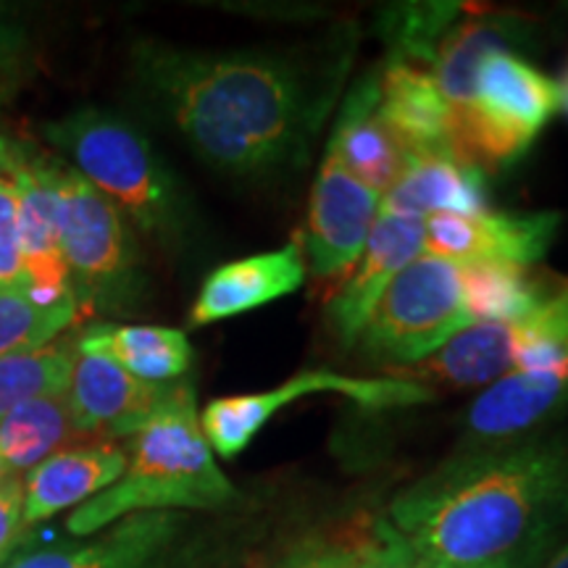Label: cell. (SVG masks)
<instances>
[{
	"mask_svg": "<svg viewBox=\"0 0 568 568\" xmlns=\"http://www.w3.org/2000/svg\"><path fill=\"white\" fill-rule=\"evenodd\" d=\"M382 195L355 180L335 148L326 142L322 169L311 190L308 230H305V266L316 280L351 272L364 253L379 213Z\"/></svg>",
	"mask_w": 568,
	"mask_h": 568,
	"instance_id": "30bf717a",
	"label": "cell"
},
{
	"mask_svg": "<svg viewBox=\"0 0 568 568\" xmlns=\"http://www.w3.org/2000/svg\"><path fill=\"white\" fill-rule=\"evenodd\" d=\"M376 105H379V74L372 71L361 77L345 95L335 130L329 134V145L339 153L355 180L385 197L406 174L414 155L387 130L376 113Z\"/></svg>",
	"mask_w": 568,
	"mask_h": 568,
	"instance_id": "ac0fdd59",
	"label": "cell"
},
{
	"mask_svg": "<svg viewBox=\"0 0 568 568\" xmlns=\"http://www.w3.org/2000/svg\"><path fill=\"white\" fill-rule=\"evenodd\" d=\"M558 109V82L521 55L489 53L477 69L471 101L453 113V148L481 172H497L529 151Z\"/></svg>",
	"mask_w": 568,
	"mask_h": 568,
	"instance_id": "8992f818",
	"label": "cell"
},
{
	"mask_svg": "<svg viewBox=\"0 0 568 568\" xmlns=\"http://www.w3.org/2000/svg\"><path fill=\"white\" fill-rule=\"evenodd\" d=\"M531 32H535L531 21L510 17V13L456 21L445 32L429 71L447 105H450V116L471 101L479 63L489 53L510 51V45L524 42Z\"/></svg>",
	"mask_w": 568,
	"mask_h": 568,
	"instance_id": "44dd1931",
	"label": "cell"
},
{
	"mask_svg": "<svg viewBox=\"0 0 568 568\" xmlns=\"http://www.w3.org/2000/svg\"><path fill=\"white\" fill-rule=\"evenodd\" d=\"M74 343L109 355L124 372L153 385L182 379L193 364V347L187 335L169 326L90 324Z\"/></svg>",
	"mask_w": 568,
	"mask_h": 568,
	"instance_id": "7402d4cb",
	"label": "cell"
},
{
	"mask_svg": "<svg viewBox=\"0 0 568 568\" xmlns=\"http://www.w3.org/2000/svg\"><path fill=\"white\" fill-rule=\"evenodd\" d=\"M67 389L24 400L0 418V456L11 474H27L77 439Z\"/></svg>",
	"mask_w": 568,
	"mask_h": 568,
	"instance_id": "603a6c76",
	"label": "cell"
},
{
	"mask_svg": "<svg viewBox=\"0 0 568 568\" xmlns=\"http://www.w3.org/2000/svg\"><path fill=\"white\" fill-rule=\"evenodd\" d=\"M130 453L109 439L71 445L24 474V527L80 508L122 479Z\"/></svg>",
	"mask_w": 568,
	"mask_h": 568,
	"instance_id": "e0dca14e",
	"label": "cell"
},
{
	"mask_svg": "<svg viewBox=\"0 0 568 568\" xmlns=\"http://www.w3.org/2000/svg\"><path fill=\"white\" fill-rule=\"evenodd\" d=\"M80 318L82 308L77 297L48 301L30 284L0 287V355L40 351Z\"/></svg>",
	"mask_w": 568,
	"mask_h": 568,
	"instance_id": "cb8c5ba5",
	"label": "cell"
},
{
	"mask_svg": "<svg viewBox=\"0 0 568 568\" xmlns=\"http://www.w3.org/2000/svg\"><path fill=\"white\" fill-rule=\"evenodd\" d=\"M347 61L316 69L295 53L132 48V74L193 153L234 180H284L308 163Z\"/></svg>",
	"mask_w": 568,
	"mask_h": 568,
	"instance_id": "6da1fadb",
	"label": "cell"
},
{
	"mask_svg": "<svg viewBox=\"0 0 568 568\" xmlns=\"http://www.w3.org/2000/svg\"><path fill=\"white\" fill-rule=\"evenodd\" d=\"M466 6L458 3H406L382 11V34L389 45L387 61L432 69L439 40L456 24Z\"/></svg>",
	"mask_w": 568,
	"mask_h": 568,
	"instance_id": "484cf974",
	"label": "cell"
},
{
	"mask_svg": "<svg viewBox=\"0 0 568 568\" xmlns=\"http://www.w3.org/2000/svg\"><path fill=\"white\" fill-rule=\"evenodd\" d=\"M361 556H364V550L345 548V545L314 542L293 552L280 568H355Z\"/></svg>",
	"mask_w": 568,
	"mask_h": 568,
	"instance_id": "4dcf8cb0",
	"label": "cell"
},
{
	"mask_svg": "<svg viewBox=\"0 0 568 568\" xmlns=\"http://www.w3.org/2000/svg\"><path fill=\"white\" fill-rule=\"evenodd\" d=\"M376 113L414 159L429 153H456L450 105L429 69L387 61L379 74Z\"/></svg>",
	"mask_w": 568,
	"mask_h": 568,
	"instance_id": "d6986e66",
	"label": "cell"
},
{
	"mask_svg": "<svg viewBox=\"0 0 568 568\" xmlns=\"http://www.w3.org/2000/svg\"><path fill=\"white\" fill-rule=\"evenodd\" d=\"M568 527V435L471 445L389 503L379 527L406 568H531Z\"/></svg>",
	"mask_w": 568,
	"mask_h": 568,
	"instance_id": "7a4b0ae2",
	"label": "cell"
},
{
	"mask_svg": "<svg viewBox=\"0 0 568 568\" xmlns=\"http://www.w3.org/2000/svg\"><path fill=\"white\" fill-rule=\"evenodd\" d=\"M9 176L19 190V245L30 287L48 301L77 297L61 253L59 205L51 182V151L11 138Z\"/></svg>",
	"mask_w": 568,
	"mask_h": 568,
	"instance_id": "4fadbf2b",
	"label": "cell"
},
{
	"mask_svg": "<svg viewBox=\"0 0 568 568\" xmlns=\"http://www.w3.org/2000/svg\"><path fill=\"white\" fill-rule=\"evenodd\" d=\"M566 406L568 358L556 366L537 368V372H510L493 382L468 408V443L493 445L524 437Z\"/></svg>",
	"mask_w": 568,
	"mask_h": 568,
	"instance_id": "2e32d148",
	"label": "cell"
},
{
	"mask_svg": "<svg viewBox=\"0 0 568 568\" xmlns=\"http://www.w3.org/2000/svg\"><path fill=\"white\" fill-rule=\"evenodd\" d=\"M74 366V339L51 343L40 351L0 355V418L32 397L61 393Z\"/></svg>",
	"mask_w": 568,
	"mask_h": 568,
	"instance_id": "4316f807",
	"label": "cell"
},
{
	"mask_svg": "<svg viewBox=\"0 0 568 568\" xmlns=\"http://www.w3.org/2000/svg\"><path fill=\"white\" fill-rule=\"evenodd\" d=\"M9 466H6V460H3V456H0V479H3V477H9Z\"/></svg>",
	"mask_w": 568,
	"mask_h": 568,
	"instance_id": "d590c367",
	"label": "cell"
},
{
	"mask_svg": "<svg viewBox=\"0 0 568 568\" xmlns=\"http://www.w3.org/2000/svg\"><path fill=\"white\" fill-rule=\"evenodd\" d=\"M460 282L474 324L516 322L527 316L548 290V284L535 280L529 268L506 264L460 266Z\"/></svg>",
	"mask_w": 568,
	"mask_h": 568,
	"instance_id": "d4e9b609",
	"label": "cell"
},
{
	"mask_svg": "<svg viewBox=\"0 0 568 568\" xmlns=\"http://www.w3.org/2000/svg\"><path fill=\"white\" fill-rule=\"evenodd\" d=\"M51 182L59 205L61 253L82 314H138L148 280L130 222L53 151Z\"/></svg>",
	"mask_w": 568,
	"mask_h": 568,
	"instance_id": "5b68a950",
	"label": "cell"
},
{
	"mask_svg": "<svg viewBox=\"0 0 568 568\" xmlns=\"http://www.w3.org/2000/svg\"><path fill=\"white\" fill-rule=\"evenodd\" d=\"M174 382L153 385L142 382L109 355L88 351L74 343V366L67 385L77 435H95L113 443L116 437L138 435L155 410L166 403Z\"/></svg>",
	"mask_w": 568,
	"mask_h": 568,
	"instance_id": "7c38bea8",
	"label": "cell"
},
{
	"mask_svg": "<svg viewBox=\"0 0 568 568\" xmlns=\"http://www.w3.org/2000/svg\"><path fill=\"white\" fill-rule=\"evenodd\" d=\"M379 211L416 219L435 213H481L487 211L485 172L456 153L416 155L406 174L382 197Z\"/></svg>",
	"mask_w": 568,
	"mask_h": 568,
	"instance_id": "ffe728a7",
	"label": "cell"
},
{
	"mask_svg": "<svg viewBox=\"0 0 568 568\" xmlns=\"http://www.w3.org/2000/svg\"><path fill=\"white\" fill-rule=\"evenodd\" d=\"M426 247V219L400 216V213H376L358 266L347 276L345 287L326 305V326L343 351L358 343L368 314L389 282L418 258Z\"/></svg>",
	"mask_w": 568,
	"mask_h": 568,
	"instance_id": "5bb4252c",
	"label": "cell"
},
{
	"mask_svg": "<svg viewBox=\"0 0 568 568\" xmlns=\"http://www.w3.org/2000/svg\"><path fill=\"white\" fill-rule=\"evenodd\" d=\"M355 568H406V566H403V560L397 558V552L389 548L385 539H379V545L364 550V556H361L358 566Z\"/></svg>",
	"mask_w": 568,
	"mask_h": 568,
	"instance_id": "1f68e13d",
	"label": "cell"
},
{
	"mask_svg": "<svg viewBox=\"0 0 568 568\" xmlns=\"http://www.w3.org/2000/svg\"><path fill=\"white\" fill-rule=\"evenodd\" d=\"M224 539L184 510L134 514L90 537L17 550L0 568H222Z\"/></svg>",
	"mask_w": 568,
	"mask_h": 568,
	"instance_id": "ba28073f",
	"label": "cell"
},
{
	"mask_svg": "<svg viewBox=\"0 0 568 568\" xmlns=\"http://www.w3.org/2000/svg\"><path fill=\"white\" fill-rule=\"evenodd\" d=\"M9 142H11V134H6L3 124H0V180L9 176Z\"/></svg>",
	"mask_w": 568,
	"mask_h": 568,
	"instance_id": "d6a6232c",
	"label": "cell"
},
{
	"mask_svg": "<svg viewBox=\"0 0 568 568\" xmlns=\"http://www.w3.org/2000/svg\"><path fill=\"white\" fill-rule=\"evenodd\" d=\"M32 45L19 24L0 17V111L19 95L32 74Z\"/></svg>",
	"mask_w": 568,
	"mask_h": 568,
	"instance_id": "83f0119b",
	"label": "cell"
},
{
	"mask_svg": "<svg viewBox=\"0 0 568 568\" xmlns=\"http://www.w3.org/2000/svg\"><path fill=\"white\" fill-rule=\"evenodd\" d=\"M40 132L51 151L109 197L140 234L172 253L187 245L190 201L151 140L126 119L84 105L45 122Z\"/></svg>",
	"mask_w": 568,
	"mask_h": 568,
	"instance_id": "277c9868",
	"label": "cell"
},
{
	"mask_svg": "<svg viewBox=\"0 0 568 568\" xmlns=\"http://www.w3.org/2000/svg\"><path fill=\"white\" fill-rule=\"evenodd\" d=\"M305 272L308 266H305L301 243L230 261V264L213 268L203 280L201 293L190 311V324H216L280 301L303 287Z\"/></svg>",
	"mask_w": 568,
	"mask_h": 568,
	"instance_id": "9a60e30c",
	"label": "cell"
},
{
	"mask_svg": "<svg viewBox=\"0 0 568 568\" xmlns=\"http://www.w3.org/2000/svg\"><path fill=\"white\" fill-rule=\"evenodd\" d=\"M24 477L0 479V566L19 550L24 535Z\"/></svg>",
	"mask_w": 568,
	"mask_h": 568,
	"instance_id": "f546056e",
	"label": "cell"
},
{
	"mask_svg": "<svg viewBox=\"0 0 568 568\" xmlns=\"http://www.w3.org/2000/svg\"><path fill=\"white\" fill-rule=\"evenodd\" d=\"M343 395L366 408H406L429 403L432 393L424 382L406 376H347L335 372H301L280 387L253 395H226L211 400L201 414V429L213 456L234 458L251 445L272 418L290 403L308 395Z\"/></svg>",
	"mask_w": 568,
	"mask_h": 568,
	"instance_id": "9c48e42d",
	"label": "cell"
},
{
	"mask_svg": "<svg viewBox=\"0 0 568 568\" xmlns=\"http://www.w3.org/2000/svg\"><path fill=\"white\" fill-rule=\"evenodd\" d=\"M560 109H566V113H568V74H566V80L560 82Z\"/></svg>",
	"mask_w": 568,
	"mask_h": 568,
	"instance_id": "e575fe53",
	"label": "cell"
},
{
	"mask_svg": "<svg viewBox=\"0 0 568 568\" xmlns=\"http://www.w3.org/2000/svg\"><path fill=\"white\" fill-rule=\"evenodd\" d=\"M30 284L19 245V190L13 176L0 180V287Z\"/></svg>",
	"mask_w": 568,
	"mask_h": 568,
	"instance_id": "f1b7e54d",
	"label": "cell"
},
{
	"mask_svg": "<svg viewBox=\"0 0 568 568\" xmlns=\"http://www.w3.org/2000/svg\"><path fill=\"white\" fill-rule=\"evenodd\" d=\"M237 487L219 468L197 416L195 387L176 379L166 403L132 435L122 479L67 518L71 537H90L134 514H209L237 503Z\"/></svg>",
	"mask_w": 568,
	"mask_h": 568,
	"instance_id": "3957f363",
	"label": "cell"
},
{
	"mask_svg": "<svg viewBox=\"0 0 568 568\" xmlns=\"http://www.w3.org/2000/svg\"><path fill=\"white\" fill-rule=\"evenodd\" d=\"M558 226L560 216L552 211H481L471 216L435 213L426 216L424 251L456 266L506 264L531 268L550 251Z\"/></svg>",
	"mask_w": 568,
	"mask_h": 568,
	"instance_id": "8fae6325",
	"label": "cell"
},
{
	"mask_svg": "<svg viewBox=\"0 0 568 568\" xmlns=\"http://www.w3.org/2000/svg\"><path fill=\"white\" fill-rule=\"evenodd\" d=\"M548 568H568V542L556 552V556H552Z\"/></svg>",
	"mask_w": 568,
	"mask_h": 568,
	"instance_id": "836d02e7",
	"label": "cell"
},
{
	"mask_svg": "<svg viewBox=\"0 0 568 568\" xmlns=\"http://www.w3.org/2000/svg\"><path fill=\"white\" fill-rule=\"evenodd\" d=\"M471 324L460 266L422 253L389 282L355 347L372 364L406 368L435 355Z\"/></svg>",
	"mask_w": 568,
	"mask_h": 568,
	"instance_id": "52a82bcc",
	"label": "cell"
}]
</instances>
